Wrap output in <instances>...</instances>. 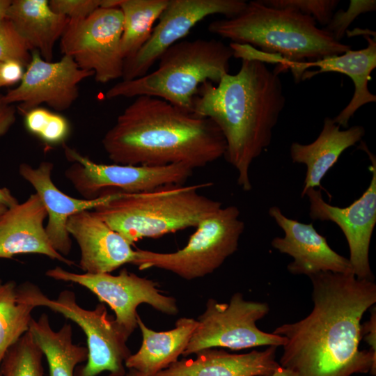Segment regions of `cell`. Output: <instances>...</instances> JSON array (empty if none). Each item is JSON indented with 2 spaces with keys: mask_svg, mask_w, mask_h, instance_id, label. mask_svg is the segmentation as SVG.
Returning <instances> with one entry per match:
<instances>
[{
  "mask_svg": "<svg viewBox=\"0 0 376 376\" xmlns=\"http://www.w3.org/2000/svg\"><path fill=\"white\" fill-rule=\"evenodd\" d=\"M308 277L311 312L272 332L286 338L280 366L297 376L375 375L376 352L359 347L361 320L376 303L375 282L352 272H320Z\"/></svg>",
  "mask_w": 376,
  "mask_h": 376,
  "instance_id": "1",
  "label": "cell"
},
{
  "mask_svg": "<svg viewBox=\"0 0 376 376\" xmlns=\"http://www.w3.org/2000/svg\"><path fill=\"white\" fill-rule=\"evenodd\" d=\"M279 74L263 61L242 59L236 74L225 75L216 85L204 82L192 101L191 111L211 119L221 130L226 145L224 157L245 191L252 189L251 166L271 143L285 105Z\"/></svg>",
  "mask_w": 376,
  "mask_h": 376,
  "instance_id": "2",
  "label": "cell"
},
{
  "mask_svg": "<svg viewBox=\"0 0 376 376\" xmlns=\"http://www.w3.org/2000/svg\"><path fill=\"white\" fill-rule=\"evenodd\" d=\"M102 144L115 164H183L193 170L224 156L226 148L221 130L211 119L146 95L135 97L124 109Z\"/></svg>",
  "mask_w": 376,
  "mask_h": 376,
  "instance_id": "3",
  "label": "cell"
},
{
  "mask_svg": "<svg viewBox=\"0 0 376 376\" xmlns=\"http://www.w3.org/2000/svg\"><path fill=\"white\" fill-rule=\"evenodd\" d=\"M207 29L232 43L250 45L279 57V66L313 61L351 49L350 45L318 28L312 17L290 7L269 6L261 0L247 1L238 15L213 21Z\"/></svg>",
  "mask_w": 376,
  "mask_h": 376,
  "instance_id": "4",
  "label": "cell"
},
{
  "mask_svg": "<svg viewBox=\"0 0 376 376\" xmlns=\"http://www.w3.org/2000/svg\"><path fill=\"white\" fill-rule=\"evenodd\" d=\"M212 183L174 185L140 193H123L93 210L130 244L195 227L222 207V203L201 194Z\"/></svg>",
  "mask_w": 376,
  "mask_h": 376,
  "instance_id": "5",
  "label": "cell"
},
{
  "mask_svg": "<svg viewBox=\"0 0 376 376\" xmlns=\"http://www.w3.org/2000/svg\"><path fill=\"white\" fill-rule=\"evenodd\" d=\"M233 51L215 39L180 40L158 59L156 70L132 80H122L108 89L105 98L146 95L162 99L187 111L200 86L218 84L229 72Z\"/></svg>",
  "mask_w": 376,
  "mask_h": 376,
  "instance_id": "6",
  "label": "cell"
},
{
  "mask_svg": "<svg viewBox=\"0 0 376 376\" xmlns=\"http://www.w3.org/2000/svg\"><path fill=\"white\" fill-rule=\"evenodd\" d=\"M19 301L34 308L47 307L75 322L86 337V363L77 368L75 376H97L104 371L109 376H125V362L131 354L126 343L128 336L115 319L108 315L103 303L93 310L85 309L77 302L75 294L61 291L56 299H50L35 284L25 282L17 286Z\"/></svg>",
  "mask_w": 376,
  "mask_h": 376,
  "instance_id": "7",
  "label": "cell"
},
{
  "mask_svg": "<svg viewBox=\"0 0 376 376\" xmlns=\"http://www.w3.org/2000/svg\"><path fill=\"white\" fill-rule=\"evenodd\" d=\"M235 205L221 207L202 220L187 244L171 253L137 249L133 263L139 269L158 268L186 280L212 274L238 248L245 226Z\"/></svg>",
  "mask_w": 376,
  "mask_h": 376,
  "instance_id": "8",
  "label": "cell"
},
{
  "mask_svg": "<svg viewBox=\"0 0 376 376\" xmlns=\"http://www.w3.org/2000/svg\"><path fill=\"white\" fill-rule=\"evenodd\" d=\"M269 311L266 302L246 300L240 292L233 294L228 304L209 299L182 356L212 347L240 350L284 345V336L265 332L256 325Z\"/></svg>",
  "mask_w": 376,
  "mask_h": 376,
  "instance_id": "9",
  "label": "cell"
},
{
  "mask_svg": "<svg viewBox=\"0 0 376 376\" xmlns=\"http://www.w3.org/2000/svg\"><path fill=\"white\" fill-rule=\"evenodd\" d=\"M65 158L72 163L65 176L85 199H95L110 192L140 193L183 185L193 169L183 164L164 166L99 164L76 149L63 144Z\"/></svg>",
  "mask_w": 376,
  "mask_h": 376,
  "instance_id": "10",
  "label": "cell"
},
{
  "mask_svg": "<svg viewBox=\"0 0 376 376\" xmlns=\"http://www.w3.org/2000/svg\"><path fill=\"white\" fill-rule=\"evenodd\" d=\"M123 30L119 8H100L86 18L69 19L61 38V51L81 69L93 72L97 82L108 83L123 77Z\"/></svg>",
  "mask_w": 376,
  "mask_h": 376,
  "instance_id": "11",
  "label": "cell"
},
{
  "mask_svg": "<svg viewBox=\"0 0 376 376\" xmlns=\"http://www.w3.org/2000/svg\"><path fill=\"white\" fill-rule=\"evenodd\" d=\"M53 279L79 284L92 292L101 303L108 304L115 313V321L129 337L137 327V307L148 304L167 315H176V299L162 294L157 283L123 269L118 275L111 273L77 274L61 267L48 269Z\"/></svg>",
  "mask_w": 376,
  "mask_h": 376,
  "instance_id": "12",
  "label": "cell"
},
{
  "mask_svg": "<svg viewBox=\"0 0 376 376\" xmlns=\"http://www.w3.org/2000/svg\"><path fill=\"white\" fill-rule=\"evenodd\" d=\"M244 0H169L152 33L142 47L125 60L122 80L146 75L160 56L182 40L198 22L212 15L230 18L246 6Z\"/></svg>",
  "mask_w": 376,
  "mask_h": 376,
  "instance_id": "13",
  "label": "cell"
},
{
  "mask_svg": "<svg viewBox=\"0 0 376 376\" xmlns=\"http://www.w3.org/2000/svg\"><path fill=\"white\" fill-rule=\"evenodd\" d=\"M368 155L372 177L363 194L345 207L334 206L323 198L320 189H308L309 216L313 220L331 221L343 233L348 244L352 272L358 279L374 280L369 263V248L376 224V158L364 142L359 147Z\"/></svg>",
  "mask_w": 376,
  "mask_h": 376,
  "instance_id": "14",
  "label": "cell"
},
{
  "mask_svg": "<svg viewBox=\"0 0 376 376\" xmlns=\"http://www.w3.org/2000/svg\"><path fill=\"white\" fill-rule=\"evenodd\" d=\"M18 86L3 95L7 104L19 103V110L27 111L46 104L56 111L69 109L79 97V85L94 76L81 69L66 55L58 61L44 60L38 52H31V58Z\"/></svg>",
  "mask_w": 376,
  "mask_h": 376,
  "instance_id": "15",
  "label": "cell"
},
{
  "mask_svg": "<svg viewBox=\"0 0 376 376\" xmlns=\"http://www.w3.org/2000/svg\"><path fill=\"white\" fill-rule=\"evenodd\" d=\"M268 212L284 233L283 237H274L271 244L293 258L287 267L290 273L308 276L327 272L352 273L349 259L333 250L312 223L288 218L276 206L271 207Z\"/></svg>",
  "mask_w": 376,
  "mask_h": 376,
  "instance_id": "16",
  "label": "cell"
},
{
  "mask_svg": "<svg viewBox=\"0 0 376 376\" xmlns=\"http://www.w3.org/2000/svg\"><path fill=\"white\" fill-rule=\"evenodd\" d=\"M370 34H363L367 46L361 49L352 50L323 58L306 62L285 63L281 70L290 69L295 81L299 82L321 73L335 72L349 77L353 81L354 91L350 102L333 118L340 127H347L350 118L362 106L376 102L375 95L368 89L370 74L376 68V40Z\"/></svg>",
  "mask_w": 376,
  "mask_h": 376,
  "instance_id": "17",
  "label": "cell"
},
{
  "mask_svg": "<svg viewBox=\"0 0 376 376\" xmlns=\"http://www.w3.org/2000/svg\"><path fill=\"white\" fill-rule=\"evenodd\" d=\"M67 230L79 245V267L84 273H111L125 264L133 265L135 260L136 250L93 211L71 216Z\"/></svg>",
  "mask_w": 376,
  "mask_h": 376,
  "instance_id": "18",
  "label": "cell"
},
{
  "mask_svg": "<svg viewBox=\"0 0 376 376\" xmlns=\"http://www.w3.org/2000/svg\"><path fill=\"white\" fill-rule=\"evenodd\" d=\"M54 164L42 162L38 167L23 163L19 166L20 175L35 189L47 213L46 233L54 249L63 256L72 249V240L67 230L69 218L80 212L94 210L115 198L119 192H111L95 199L77 198L61 191L52 180Z\"/></svg>",
  "mask_w": 376,
  "mask_h": 376,
  "instance_id": "19",
  "label": "cell"
},
{
  "mask_svg": "<svg viewBox=\"0 0 376 376\" xmlns=\"http://www.w3.org/2000/svg\"><path fill=\"white\" fill-rule=\"evenodd\" d=\"M47 217L46 209L36 193L8 207L0 217V258L37 253L68 266L75 265L52 246L44 226Z\"/></svg>",
  "mask_w": 376,
  "mask_h": 376,
  "instance_id": "20",
  "label": "cell"
},
{
  "mask_svg": "<svg viewBox=\"0 0 376 376\" xmlns=\"http://www.w3.org/2000/svg\"><path fill=\"white\" fill-rule=\"evenodd\" d=\"M276 348L245 354L207 348L196 352L195 359L178 360L154 376H271L280 366Z\"/></svg>",
  "mask_w": 376,
  "mask_h": 376,
  "instance_id": "21",
  "label": "cell"
},
{
  "mask_svg": "<svg viewBox=\"0 0 376 376\" xmlns=\"http://www.w3.org/2000/svg\"><path fill=\"white\" fill-rule=\"evenodd\" d=\"M364 135L365 129L361 125L341 130L333 118L326 117L315 141L308 144L293 142L290 147L292 162L304 164L306 167L301 197L308 189L320 187L322 180L341 154L360 141Z\"/></svg>",
  "mask_w": 376,
  "mask_h": 376,
  "instance_id": "22",
  "label": "cell"
},
{
  "mask_svg": "<svg viewBox=\"0 0 376 376\" xmlns=\"http://www.w3.org/2000/svg\"><path fill=\"white\" fill-rule=\"evenodd\" d=\"M136 320L142 335L141 345L126 359L125 366L145 376H154L177 361L198 325L197 320L183 317L175 322L173 329L156 331L148 328L139 315Z\"/></svg>",
  "mask_w": 376,
  "mask_h": 376,
  "instance_id": "23",
  "label": "cell"
},
{
  "mask_svg": "<svg viewBox=\"0 0 376 376\" xmlns=\"http://www.w3.org/2000/svg\"><path fill=\"white\" fill-rule=\"evenodd\" d=\"M5 17L32 51L52 61L56 42L61 39L69 19L55 13L47 0L11 1Z\"/></svg>",
  "mask_w": 376,
  "mask_h": 376,
  "instance_id": "24",
  "label": "cell"
},
{
  "mask_svg": "<svg viewBox=\"0 0 376 376\" xmlns=\"http://www.w3.org/2000/svg\"><path fill=\"white\" fill-rule=\"evenodd\" d=\"M29 331L47 359L49 376H75L76 366L87 361V347L72 342L70 324L54 331L48 315L42 313L38 320H31Z\"/></svg>",
  "mask_w": 376,
  "mask_h": 376,
  "instance_id": "25",
  "label": "cell"
},
{
  "mask_svg": "<svg viewBox=\"0 0 376 376\" xmlns=\"http://www.w3.org/2000/svg\"><path fill=\"white\" fill-rule=\"evenodd\" d=\"M168 1L119 0L123 17L121 51L125 60L132 57L148 40Z\"/></svg>",
  "mask_w": 376,
  "mask_h": 376,
  "instance_id": "26",
  "label": "cell"
},
{
  "mask_svg": "<svg viewBox=\"0 0 376 376\" xmlns=\"http://www.w3.org/2000/svg\"><path fill=\"white\" fill-rule=\"evenodd\" d=\"M17 284L0 280V366L8 350L29 329L34 307L19 300Z\"/></svg>",
  "mask_w": 376,
  "mask_h": 376,
  "instance_id": "27",
  "label": "cell"
},
{
  "mask_svg": "<svg viewBox=\"0 0 376 376\" xmlns=\"http://www.w3.org/2000/svg\"><path fill=\"white\" fill-rule=\"evenodd\" d=\"M43 357L28 331L6 353L0 373L1 376H45Z\"/></svg>",
  "mask_w": 376,
  "mask_h": 376,
  "instance_id": "28",
  "label": "cell"
},
{
  "mask_svg": "<svg viewBox=\"0 0 376 376\" xmlns=\"http://www.w3.org/2000/svg\"><path fill=\"white\" fill-rule=\"evenodd\" d=\"M24 114L26 129L47 144H63L69 136L70 123L61 114L40 107Z\"/></svg>",
  "mask_w": 376,
  "mask_h": 376,
  "instance_id": "29",
  "label": "cell"
},
{
  "mask_svg": "<svg viewBox=\"0 0 376 376\" xmlns=\"http://www.w3.org/2000/svg\"><path fill=\"white\" fill-rule=\"evenodd\" d=\"M31 50L6 17L0 19V62L15 61L24 66L31 61Z\"/></svg>",
  "mask_w": 376,
  "mask_h": 376,
  "instance_id": "30",
  "label": "cell"
},
{
  "mask_svg": "<svg viewBox=\"0 0 376 376\" xmlns=\"http://www.w3.org/2000/svg\"><path fill=\"white\" fill-rule=\"evenodd\" d=\"M262 1V0H261ZM265 4L276 7H290L303 14L312 17L322 26L329 22L335 8L339 3L338 0H263Z\"/></svg>",
  "mask_w": 376,
  "mask_h": 376,
  "instance_id": "31",
  "label": "cell"
},
{
  "mask_svg": "<svg viewBox=\"0 0 376 376\" xmlns=\"http://www.w3.org/2000/svg\"><path fill=\"white\" fill-rule=\"evenodd\" d=\"M376 10L375 0H351L346 10L334 13L329 22L324 28L337 41L340 42L347 28L361 14Z\"/></svg>",
  "mask_w": 376,
  "mask_h": 376,
  "instance_id": "32",
  "label": "cell"
},
{
  "mask_svg": "<svg viewBox=\"0 0 376 376\" xmlns=\"http://www.w3.org/2000/svg\"><path fill=\"white\" fill-rule=\"evenodd\" d=\"M49 4L52 10L69 19H81L106 7L107 0H51Z\"/></svg>",
  "mask_w": 376,
  "mask_h": 376,
  "instance_id": "33",
  "label": "cell"
},
{
  "mask_svg": "<svg viewBox=\"0 0 376 376\" xmlns=\"http://www.w3.org/2000/svg\"><path fill=\"white\" fill-rule=\"evenodd\" d=\"M24 65L18 61H7L0 65L1 86L13 85L20 81L24 75Z\"/></svg>",
  "mask_w": 376,
  "mask_h": 376,
  "instance_id": "34",
  "label": "cell"
},
{
  "mask_svg": "<svg viewBox=\"0 0 376 376\" xmlns=\"http://www.w3.org/2000/svg\"><path fill=\"white\" fill-rule=\"evenodd\" d=\"M16 120V109L12 104H7L0 95V137L5 135Z\"/></svg>",
  "mask_w": 376,
  "mask_h": 376,
  "instance_id": "35",
  "label": "cell"
},
{
  "mask_svg": "<svg viewBox=\"0 0 376 376\" xmlns=\"http://www.w3.org/2000/svg\"><path fill=\"white\" fill-rule=\"evenodd\" d=\"M361 337L370 345V350L376 352V311L372 310L370 320L361 327Z\"/></svg>",
  "mask_w": 376,
  "mask_h": 376,
  "instance_id": "36",
  "label": "cell"
},
{
  "mask_svg": "<svg viewBox=\"0 0 376 376\" xmlns=\"http://www.w3.org/2000/svg\"><path fill=\"white\" fill-rule=\"evenodd\" d=\"M0 203L8 207H11L17 205L18 201L8 189L3 187L0 188Z\"/></svg>",
  "mask_w": 376,
  "mask_h": 376,
  "instance_id": "37",
  "label": "cell"
},
{
  "mask_svg": "<svg viewBox=\"0 0 376 376\" xmlns=\"http://www.w3.org/2000/svg\"><path fill=\"white\" fill-rule=\"evenodd\" d=\"M271 376H297L290 370L283 368L281 366L274 372Z\"/></svg>",
  "mask_w": 376,
  "mask_h": 376,
  "instance_id": "38",
  "label": "cell"
},
{
  "mask_svg": "<svg viewBox=\"0 0 376 376\" xmlns=\"http://www.w3.org/2000/svg\"><path fill=\"white\" fill-rule=\"evenodd\" d=\"M10 2V0H0V19L5 17L6 10Z\"/></svg>",
  "mask_w": 376,
  "mask_h": 376,
  "instance_id": "39",
  "label": "cell"
},
{
  "mask_svg": "<svg viewBox=\"0 0 376 376\" xmlns=\"http://www.w3.org/2000/svg\"><path fill=\"white\" fill-rule=\"evenodd\" d=\"M125 376H145L141 373L134 370V369H129V371L126 373Z\"/></svg>",
  "mask_w": 376,
  "mask_h": 376,
  "instance_id": "40",
  "label": "cell"
},
{
  "mask_svg": "<svg viewBox=\"0 0 376 376\" xmlns=\"http://www.w3.org/2000/svg\"><path fill=\"white\" fill-rule=\"evenodd\" d=\"M8 207L0 203V217L7 210Z\"/></svg>",
  "mask_w": 376,
  "mask_h": 376,
  "instance_id": "41",
  "label": "cell"
},
{
  "mask_svg": "<svg viewBox=\"0 0 376 376\" xmlns=\"http://www.w3.org/2000/svg\"><path fill=\"white\" fill-rule=\"evenodd\" d=\"M1 62H0V65H1ZM1 87H2V86H1V81H0V88H1Z\"/></svg>",
  "mask_w": 376,
  "mask_h": 376,
  "instance_id": "42",
  "label": "cell"
},
{
  "mask_svg": "<svg viewBox=\"0 0 376 376\" xmlns=\"http://www.w3.org/2000/svg\"><path fill=\"white\" fill-rule=\"evenodd\" d=\"M0 376H1V373H0Z\"/></svg>",
  "mask_w": 376,
  "mask_h": 376,
  "instance_id": "43",
  "label": "cell"
}]
</instances>
